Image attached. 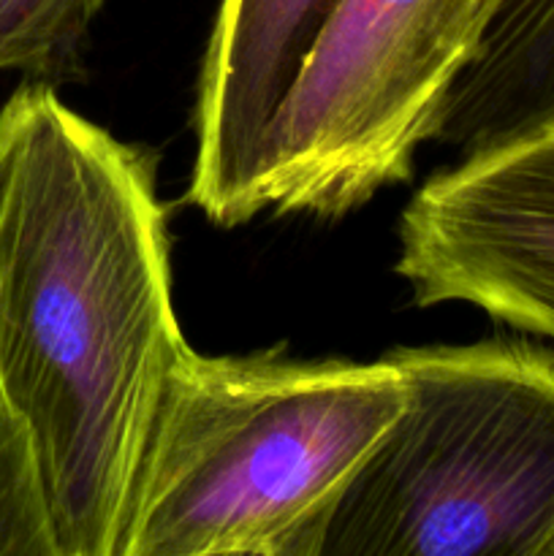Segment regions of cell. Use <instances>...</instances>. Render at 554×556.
<instances>
[{"mask_svg": "<svg viewBox=\"0 0 554 556\" xmlns=\"http://www.w3.org/2000/svg\"><path fill=\"white\" fill-rule=\"evenodd\" d=\"M402 407L405 380L389 356L188 348L152 416L117 556H315Z\"/></svg>", "mask_w": 554, "mask_h": 556, "instance_id": "2", "label": "cell"}, {"mask_svg": "<svg viewBox=\"0 0 554 556\" xmlns=\"http://www.w3.org/2000/svg\"><path fill=\"white\" fill-rule=\"evenodd\" d=\"M106 0H0V71L58 87L85 76L90 25Z\"/></svg>", "mask_w": 554, "mask_h": 556, "instance_id": "7", "label": "cell"}, {"mask_svg": "<svg viewBox=\"0 0 554 556\" xmlns=\"http://www.w3.org/2000/svg\"><path fill=\"white\" fill-rule=\"evenodd\" d=\"M340 0H223L196 90L188 201L215 226L264 212L261 150Z\"/></svg>", "mask_w": 554, "mask_h": 556, "instance_id": "6", "label": "cell"}, {"mask_svg": "<svg viewBox=\"0 0 554 556\" xmlns=\"http://www.w3.org/2000/svg\"><path fill=\"white\" fill-rule=\"evenodd\" d=\"M155 161L27 79L0 109V372L58 556H117L136 470L188 342Z\"/></svg>", "mask_w": 554, "mask_h": 556, "instance_id": "1", "label": "cell"}, {"mask_svg": "<svg viewBox=\"0 0 554 556\" xmlns=\"http://www.w3.org/2000/svg\"><path fill=\"white\" fill-rule=\"evenodd\" d=\"M503 0H340L261 150L259 201L337 220L411 179Z\"/></svg>", "mask_w": 554, "mask_h": 556, "instance_id": "4", "label": "cell"}, {"mask_svg": "<svg viewBox=\"0 0 554 556\" xmlns=\"http://www.w3.org/2000/svg\"><path fill=\"white\" fill-rule=\"evenodd\" d=\"M0 556H58L27 424L0 372Z\"/></svg>", "mask_w": 554, "mask_h": 556, "instance_id": "8", "label": "cell"}, {"mask_svg": "<svg viewBox=\"0 0 554 556\" xmlns=\"http://www.w3.org/2000/svg\"><path fill=\"white\" fill-rule=\"evenodd\" d=\"M405 407L315 556H554V348H394Z\"/></svg>", "mask_w": 554, "mask_h": 556, "instance_id": "3", "label": "cell"}, {"mask_svg": "<svg viewBox=\"0 0 554 556\" xmlns=\"http://www.w3.org/2000/svg\"><path fill=\"white\" fill-rule=\"evenodd\" d=\"M394 271L416 307L473 304L554 340V125L418 188L400 217Z\"/></svg>", "mask_w": 554, "mask_h": 556, "instance_id": "5", "label": "cell"}]
</instances>
